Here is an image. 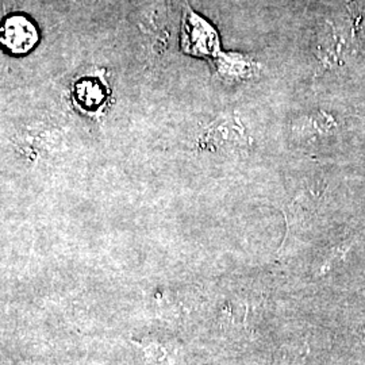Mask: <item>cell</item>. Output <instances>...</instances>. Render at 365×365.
Segmentation results:
<instances>
[{
	"label": "cell",
	"mask_w": 365,
	"mask_h": 365,
	"mask_svg": "<svg viewBox=\"0 0 365 365\" xmlns=\"http://www.w3.org/2000/svg\"><path fill=\"white\" fill-rule=\"evenodd\" d=\"M37 39L34 26L22 16L9 19L3 27V42L15 53L26 52L33 48Z\"/></svg>",
	"instance_id": "obj_2"
},
{
	"label": "cell",
	"mask_w": 365,
	"mask_h": 365,
	"mask_svg": "<svg viewBox=\"0 0 365 365\" xmlns=\"http://www.w3.org/2000/svg\"><path fill=\"white\" fill-rule=\"evenodd\" d=\"M184 46L191 54H212L217 49V36L202 18L188 14L184 24Z\"/></svg>",
	"instance_id": "obj_1"
}]
</instances>
